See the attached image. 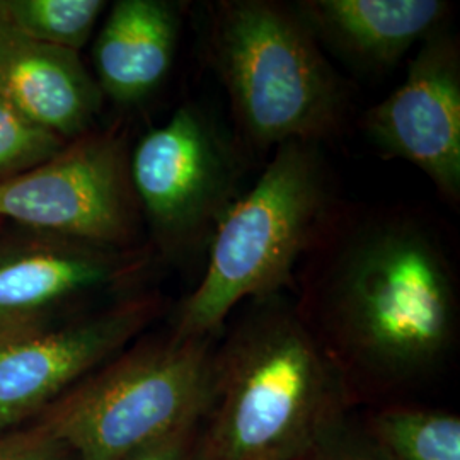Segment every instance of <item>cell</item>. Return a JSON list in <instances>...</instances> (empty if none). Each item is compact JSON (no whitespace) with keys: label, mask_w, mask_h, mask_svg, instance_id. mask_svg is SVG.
Returning a JSON list of instances; mask_svg holds the SVG:
<instances>
[{"label":"cell","mask_w":460,"mask_h":460,"mask_svg":"<svg viewBox=\"0 0 460 460\" xmlns=\"http://www.w3.org/2000/svg\"><path fill=\"white\" fill-rule=\"evenodd\" d=\"M292 296L355 401L421 385L454 353L456 263L440 230L411 210L340 203Z\"/></svg>","instance_id":"cell-1"},{"label":"cell","mask_w":460,"mask_h":460,"mask_svg":"<svg viewBox=\"0 0 460 460\" xmlns=\"http://www.w3.org/2000/svg\"><path fill=\"white\" fill-rule=\"evenodd\" d=\"M215 346L193 460H296L355 401L292 294L247 300Z\"/></svg>","instance_id":"cell-2"},{"label":"cell","mask_w":460,"mask_h":460,"mask_svg":"<svg viewBox=\"0 0 460 460\" xmlns=\"http://www.w3.org/2000/svg\"><path fill=\"white\" fill-rule=\"evenodd\" d=\"M340 205L319 144L287 142L230 208L171 332L217 338L247 300L292 294L296 268Z\"/></svg>","instance_id":"cell-3"},{"label":"cell","mask_w":460,"mask_h":460,"mask_svg":"<svg viewBox=\"0 0 460 460\" xmlns=\"http://www.w3.org/2000/svg\"><path fill=\"white\" fill-rule=\"evenodd\" d=\"M207 49L237 128L256 148L343 132L349 94L294 4H210Z\"/></svg>","instance_id":"cell-4"},{"label":"cell","mask_w":460,"mask_h":460,"mask_svg":"<svg viewBox=\"0 0 460 460\" xmlns=\"http://www.w3.org/2000/svg\"><path fill=\"white\" fill-rule=\"evenodd\" d=\"M217 338L167 336L123 349L40 421L77 460H128L203 423L214 401Z\"/></svg>","instance_id":"cell-5"},{"label":"cell","mask_w":460,"mask_h":460,"mask_svg":"<svg viewBox=\"0 0 460 460\" xmlns=\"http://www.w3.org/2000/svg\"><path fill=\"white\" fill-rule=\"evenodd\" d=\"M130 181L155 251L172 263H197L244 195V161L235 138L191 101L138 140Z\"/></svg>","instance_id":"cell-6"},{"label":"cell","mask_w":460,"mask_h":460,"mask_svg":"<svg viewBox=\"0 0 460 460\" xmlns=\"http://www.w3.org/2000/svg\"><path fill=\"white\" fill-rule=\"evenodd\" d=\"M0 218L38 234L116 249L138 247L142 215L125 137L93 130L49 161L2 180Z\"/></svg>","instance_id":"cell-7"},{"label":"cell","mask_w":460,"mask_h":460,"mask_svg":"<svg viewBox=\"0 0 460 460\" xmlns=\"http://www.w3.org/2000/svg\"><path fill=\"white\" fill-rule=\"evenodd\" d=\"M161 311L159 296H127L64 324L0 331V431L47 411L127 349Z\"/></svg>","instance_id":"cell-8"},{"label":"cell","mask_w":460,"mask_h":460,"mask_svg":"<svg viewBox=\"0 0 460 460\" xmlns=\"http://www.w3.org/2000/svg\"><path fill=\"white\" fill-rule=\"evenodd\" d=\"M385 157L418 167L450 205L460 201V45L440 28L420 43L404 81L363 115Z\"/></svg>","instance_id":"cell-9"},{"label":"cell","mask_w":460,"mask_h":460,"mask_svg":"<svg viewBox=\"0 0 460 460\" xmlns=\"http://www.w3.org/2000/svg\"><path fill=\"white\" fill-rule=\"evenodd\" d=\"M146 247L116 249L38 234L0 243V331L51 323L87 296L115 290L150 263Z\"/></svg>","instance_id":"cell-10"},{"label":"cell","mask_w":460,"mask_h":460,"mask_svg":"<svg viewBox=\"0 0 460 460\" xmlns=\"http://www.w3.org/2000/svg\"><path fill=\"white\" fill-rule=\"evenodd\" d=\"M0 93L66 142L93 132L104 99L79 51L28 40L2 22Z\"/></svg>","instance_id":"cell-11"},{"label":"cell","mask_w":460,"mask_h":460,"mask_svg":"<svg viewBox=\"0 0 460 460\" xmlns=\"http://www.w3.org/2000/svg\"><path fill=\"white\" fill-rule=\"evenodd\" d=\"M296 13L319 45L363 70L384 72L444 28L442 0H298Z\"/></svg>","instance_id":"cell-12"},{"label":"cell","mask_w":460,"mask_h":460,"mask_svg":"<svg viewBox=\"0 0 460 460\" xmlns=\"http://www.w3.org/2000/svg\"><path fill=\"white\" fill-rule=\"evenodd\" d=\"M181 4L118 0L93 49L96 83L104 98L132 108L165 81L181 36Z\"/></svg>","instance_id":"cell-13"},{"label":"cell","mask_w":460,"mask_h":460,"mask_svg":"<svg viewBox=\"0 0 460 460\" xmlns=\"http://www.w3.org/2000/svg\"><path fill=\"white\" fill-rule=\"evenodd\" d=\"M389 460H460V418L412 404L382 406L360 425Z\"/></svg>","instance_id":"cell-14"},{"label":"cell","mask_w":460,"mask_h":460,"mask_svg":"<svg viewBox=\"0 0 460 460\" xmlns=\"http://www.w3.org/2000/svg\"><path fill=\"white\" fill-rule=\"evenodd\" d=\"M106 5L102 0H0V22L28 40L79 51Z\"/></svg>","instance_id":"cell-15"},{"label":"cell","mask_w":460,"mask_h":460,"mask_svg":"<svg viewBox=\"0 0 460 460\" xmlns=\"http://www.w3.org/2000/svg\"><path fill=\"white\" fill-rule=\"evenodd\" d=\"M66 144L22 115L0 93V181L49 161Z\"/></svg>","instance_id":"cell-16"},{"label":"cell","mask_w":460,"mask_h":460,"mask_svg":"<svg viewBox=\"0 0 460 460\" xmlns=\"http://www.w3.org/2000/svg\"><path fill=\"white\" fill-rule=\"evenodd\" d=\"M0 460H77V457L49 428L36 423L30 428L0 431Z\"/></svg>","instance_id":"cell-17"},{"label":"cell","mask_w":460,"mask_h":460,"mask_svg":"<svg viewBox=\"0 0 460 460\" xmlns=\"http://www.w3.org/2000/svg\"><path fill=\"white\" fill-rule=\"evenodd\" d=\"M296 460H389L348 418L328 431Z\"/></svg>","instance_id":"cell-18"},{"label":"cell","mask_w":460,"mask_h":460,"mask_svg":"<svg viewBox=\"0 0 460 460\" xmlns=\"http://www.w3.org/2000/svg\"><path fill=\"white\" fill-rule=\"evenodd\" d=\"M201 427V425H199ZM191 428L128 460H193L198 429Z\"/></svg>","instance_id":"cell-19"}]
</instances>
